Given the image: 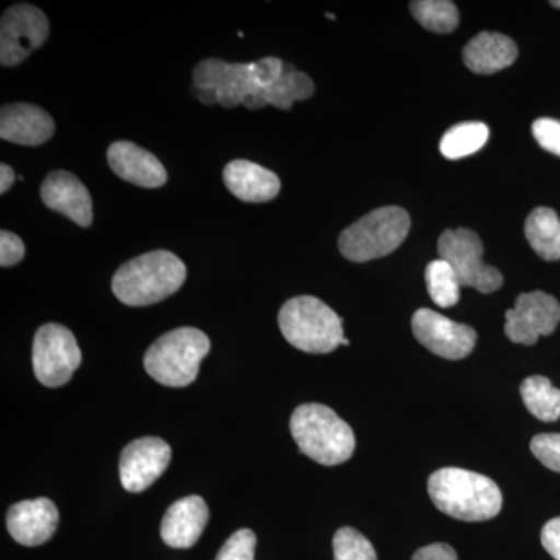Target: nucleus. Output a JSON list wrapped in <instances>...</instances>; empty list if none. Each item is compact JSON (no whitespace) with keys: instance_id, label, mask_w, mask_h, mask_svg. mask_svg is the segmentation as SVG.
<instances>
[{"instance_id":"nucleus-1","label":"nucleus","mask_w":560,"mask_h":560,"mask_svg":"<svg viewBox=\"0 0 560 560\" xmlns=\"http://www.w3.org/2000/svg\"><path fill=\"white\" fill-rule=\"evenodd\" d=\"M429 493L434 506L456 521H490L503 506V495L495 481L458 467L434 471L429 480Z\"/></svg>"},{"instance_id":"nucleus-2","label":"nucleus","mask_w":560,"mask_h":560,"mask_svg":"<svg viewBox=\"0 0 560 560\" xmlns=\"http://www.w3.org/2000/svg\"><path fill=\"white\" fill-rule=\"evenodd\" d=\"M187 278L186 265L168 250L142 254L114 275L113 293L130 307H145L171 298Z\"/></svg>"},{"instance_id":"nucleus-3","label":"nucleus","mask_w":560,"mask_h":560,"mask_svg":"<svg viewBox=\"0 0 560 560\" xmlns=\"http://www.w3.org/2000/svg\"><path fill=\"white\" fill-rule=\"evenodd\" d=\"M291 436L308 458L323 466H338L355 451V436L331 408L320 404H304L290 420Z\"/></svg>"},{"instance_id":"nucleus-4","label":"nucleus","mask_w":560,"mask_h":560,"mask_svg":"<svg viewBox=\"0 0 560 560\" xmlns=\"http://www.w3.org/2000/svg\"><path fill=\"white\" fill-rule=\"evenodd\" d=\"M210 350L208 335L194 327H179L158 338L143 357L150 377L171 388L197 381L201 361Z\"/></svg>"},{"instance_id":"nucleus-5","label":"nucleus","mask_w":560,"mask_h":560,"mask_svg":"<svg viewBox=\"0 0 560 560\" xmlns=\"http://www.w3.org/2000/svg\"><path fill=\"white\" fill-rule=\"evenodd\" d=\"M279 327L293 348L307 353H329L342 345L340 316L315 296L287 301L279 312Z\"/></svg>"},{"instance_id":"nucleus-6","label":"nucleus","mask_w":560,"mask_h":560,"mask_svg":"<svg viewBox=\"0 0 560 560\" xmlns=\"http://www.w3.org/2000/svg\"><path fill=\"white\" fill-rule=\"evenodd\" d=\"M411 220L407 210L397 206L372 210L363 219L341 232L338 246L350 261L363 264L394 253L410 232Z\"/></svg>"},{"instance_id":"nucleus-7","label":"nucleus","mask_w":560,"mask_h":560,"mask_svg":"<svg viewBox=\"0 0 560 560\" xmlns=\"http://www.w3.org/2000/svg\"><path fill=\"white\" fill-rule=\"evenodd\" d=\"M194 86L217 90L219 105L226 109L243 105L254 110L267 106L250 62H226L215 58L202 60L194 69Z\"/></svg>"},{"instance_id":"nucleus-8","label":"nucleus","mask_w":560,"mask_h":560,"mask_svg":"<svg viewBox=\"0 0 560 560\" xmlns=\"http://www.w3.org/2000/svg\"><path fill=\"white\" fill-rule=\"evenodd\" d=\"M442 260L455 271L460 287H471L481 293H493L503 285V276L482 260L481 238L474 231L459 228L447 230L438 242Z\"/></svg>"},{"instance_id":"nucleus-9","label":"nucleus","mask_w":560,"mask_h":560,"mask_svg":"<svg viewBox=\"0 0 560 560\" xmlns=\"http://www.w3.org/2000/svg\"><path fill=\"white\" fill-rule=\"evenodd\" d=\"M81 364V350L72 331L61 324H46L33 341V370L47 388L66 385Z\"/></svg>"},{"instance_id":"nucleus-10","label":"nucleus","mask_w":560,"mask_h":560,"mask_svg":"<svg viewBox=\"0 0 560 560\" xmlns=\"http://www.w3.org/2000/svg\"><path fill=\"white\" fill-rule=\"evenodd\" d=\"M46 14L31 3H18L3 13L0 21V62L13 68L46 43L49 36Z\"/></svg>"},{"instance_id":"nucleus-11","label":"nucleus","mask_w":560,"mask_h":560,"mask_svg":"<svg viewBox=\"0 0 560 560\" xmlns=\"http://www.w3.org/2000/svg\"><path fill=\"white\" fill-rule=\"evenodd\" d=\"M560 323V304L544 291L523 293L506 312V337L515 345L533 346L548 337Z\"/></svg>"},{"instance_id":"nucleus-12","label":"nucleus","mask_w":560,"mask_h":560,"mask_svg":"<svg viewBox=\"0 0 560 560\" xmlns=\"http://www.w3.org/2000/svg\"><path fill=\"white\" fill-rule=\"evenodd\" d=\"M411 327L420 345L442 359H466L477 342V331L470 326L455 323L430 308L416 312Z\"/></svg>"},{"instance_id":"nucleus-13","label":"nucleus","mask_w":560,"mask_h":560,"mask_svg":"<svg viewBox=\"0 0 560 560\" xmlns=\"http://www.w3.org/2000/svg\"><path fill=\"white\" fill-rule=\"evenodd\" d=\"M172 448L161 438H140L130 442L120 455V481L131 493L143 492L167 470Z\"/></svg>"},{"instance_id":"nucleus-14","label":"nucleus","mask_w":560,"mask_h":560,"mask_svg":"<svg viewBox=\"0 0 560 560\" xmlns=\"http://www.w3.org/2000/svg\"><path fill=\"white\" fill-rule=\"evenodd\" d=\"M60 514L49 499L25 500L13 504L7 514L10 536L24 547H39L54 537Z\"/></svg>"},{"instance_id":"nucleus-15","label":"nucleus","mask_w":560,"mask_h":560,"mask_svg":"<svg viewBox=\"0 0 560 560\" xmlns=\"http://www.w3.org/2000/svg\"><path fill=\"white\" fill-rule=\"evenodd\" d=\"M40 200L51 210L68 217L81 228L91 226L92 198L90 190L72 173L51 172L40 186Z\"/></svg>"},{"instance_id":"nucleus-16","label":"nucleus","mask_w":560,"mask_h":560,"mask_svg":"<svg viewBox=\"0 0 560 560\" xmlns=\"http://www.w3.org/2000/svg\"><path fill=\"white\" fill-rule=\"evenodd\" d=\"M55 135L47 110L32 103H10L0 110V138L18 145L38 147Z\"/></svg>"},{"instance_id":"nucleus-17","label":"nucleus","mask_w":560,"mask_h":560,"mask_svg":"<svg viewBox=\"0 0 560 560\" xmlns=\"http://www.w3.org/2000/svg\"><path fill=\"white\" fill-rule=\"evenodd\" d=\"M108 162L119 178L136 186L156 189L167 183V171L162 162L128 140H119L109 147Z\"/></svg>"},{"instance_id":"nucleus-18","label":"nucleus","mask_w":560,"mask_h":560,"mask_svg":"<svg viewBox=\"0 0 560 560\" xmlns=\"http://www.w3.org/2000/svg\"><path fill=\"white\" fill-rule=\"evenodd\" d=\"M208 522V504L201 497L190 495L175 501L162 521V540L172 548H191L200 540Z\"/></svg>"},{"instance_id":"nucleus-19","label":"nucleus","mask_w":560,"mask_h":560,"mask_svg":"<svg viewBox=\"0 0 560 560\" xmlns=\"http://www.w3.org/2000/svg\"><path fill=\"white\" fill-rule=\"evenodd\" d=\"M223 180L234 197L245 202L275 200L280 191V179L275 172L246 160H235L224 167Z\"/></svg>"},{"instance_id":"nucleus-20","label":"nucleus","mask_w":560,"mask_h":560,"mask_svg":"<svg viewBox=\"0 0 560 560\" xmlns=\"http://www.w3.org/2000/svg\"><path fill=\"white\" fill-rule=\"evenodd\" d=\"M517 44L501 33L481 32L464 47V65L480 75L500 72L517 60Z\"/></svg>"},{"instance_id":"nucleus-21","label":"nucleus","mask_w":560,"mask_h":560,"mask_svg":"<svg viewBox=\"0 0 560 560\" xmlns=\"http://www.w3.org/2000/svg\"><path fill=\"white\" fill-rule=\"evenodd\" d=\"M525 235L537 256L548 261L560 259V220L550 208H537L525 223Z\"/></svg>"},{"instance_id":"nucleus-22","label":"nucleus","mask_w":560,"mask_h":560,"mask_svg":"<svg viewBox=\"0 0 560 560\" xmlns=\"http://www.w3.org/2000/svg\"><path fill=\"white\" fill-rule=\"evenodd\" d=\"M315 92V84L311 77L294 69V66L287 65L285 73L270 88L264 90V101L275 108L289 110L294 103L307 101Z\"/></svg>"},{"instance_id":"nucleus-23","label":"nucleus","mask_w":560,"mask_h":560,"mask_svg":"<svg viewBox=\"0 0 560 560\" xmlns=\"http://www.w3.org/2000/svg\"><path fill=\"white\" fill-rule=\"evenodd\" d=\"M521 393L526 410L534 418L541 422H556L560 419V389L555 388L547 377L533 375L525 378Z\"/></svg>"},{"instance_id":"nucleus-24","label":"nucleus","mask_w":560,"mask_h":560,"mask_svg":"<svg viewBox=\"0 0 560 560\" xmlns=\"http://www.w3.org/2000/svg\"><path fill=\"white\" fill-rule=\"evenodd\" d=\"M488 139V125L481 121H464L445 132L444 138L441 139V153L447 160H463L481 150Z\"/></svg>"},{"instance_id":"nucleus-25","label":"nucleus","mask_w":560,"mask_h":560,"mask_svg":"<svg viewBox=\"0 0 560 560\" xmlns=\"http://www.w3.org/2000/svg\"><path fill=\"white\" fill-rule=\"evenodd\" d=\"M415 20L427 31L452 33L459 25L458 7L451 0H416L410 3Z\"/></svg>"},{"instance_id":"nucleus-26","label":"nucleus","mask_w":560,"mask_h":560,"mask_svg":"<svg viewBox=\"0 0 560 560\" xmlns=\"http://www.w3.org/2000/svg\"><path fill=\"white\" fill-rule=\"evenodd\" d=\"M425 282L430 298L438 307L448 308L458 304L460 283L447 261H430L425 270Z\"/></svg>"},{"instance_id":"nucleus-27","label":"nucleus","mask_w":560,"mask_h":560,"mask_svg":"<svg viewBox=\"0 0 560 560\" xmlns=\"http://www.w3.org/2000/svg\"><path fill=\"white\" fill-rule=\"evenodd\" d=\"M335 560H377V552L370 540L360 530L338 529L334 537Z\"/></svg>"},{"instance_id":"nucleus-28","label":"nucleus","mask_w":560,"mask_h":560,"mask_svg":"<svg viewBox=\"0 0 560 560\" xmlns=\"http://www.w3.org/2000/svg\"><path fill=\"white\" fill-rule=\"evenodd\" d=\"M257 537L250 529H238L232 534L217 555L215 560H254Z\"/></svg>"},{"instance_id":"nucleus-29","label":"nucleus","mask_w":560,"mask_h":560,"mask_svg":"<svg viewBox=\"0 0 560 560\" xmlns=\"http://www.w3.org/2000/svg\"><path fill=\"white\" fill-rule=\"evenodd\" d=\"M530 452L547 469L560 474V434H537L530 441Z\"/></svg>"},{"instance_id":"nucleus-30","label":"nucleus","mask_w":560,"mask_h":560,"mask_svg":"<svg viewBox=\"0 0 560 560\" xmlns=\"http://www.w3.org/2000/svg\"><path fill=\"white\" fill-rule=\"evenodd\" d=\"M533 136L541 149L560 156V120L541 117L533 124Z\"/></svg>"},{"instance_id":"nucleus-31","label":"nucleus","mask_w":560,"mask_h":560,"mask_svg":"<svg viewBox=\"0 0 560 560\" xmlns=\"http://www.w3.org/2000/svg\"><path fill=\"white\" fill-rule=\"evenodd\" d=\"M253 66L254 79L261 90H267L285 73L287 62L279 58L267 57L264 60L250 62Z\"/></svg>"},{"instance_id":"nucleus-32","label":"nucleus","mask_w":560,"mask_h":560,"mask_svg":"<svg viewBox=\"0 0 560 560\" xmlns=\"http://www.w3.org/2000/svg\"><path fill=\"white\" fill-rule=\"evenodd\" d=\"M25 256V246L16 234L10 231L0 232V265L3 268L20 264Z\"/></svg>"},{"instance_id":"nucleus-33","label":"nucleus","mask_w":560,"mask_h":560,"mask_svg":"<svg viewBox=\"0 0 560 560\" xmlns=\"http://www.w3.org/2000/svg\"><path fill=\"white\" fill-rule=\"evenodd\" d=\"M541 545L552 559L560 560V517L552 518L544 526Z\"/></svg>"},{"instance_id":"nucleus-34","label":"nucleus","mask_w":560,"mask_h":560,"mask_svg":"<svg viewBox=\"0 0 560 560\" xmlns=\"http://www.w3.org/2000/svg\"><path fill=\"white\" fill-rule=\"evenodd\" d=\"M411 560H458L456 551L447 544H433L420 548Z\"/></svg>"},{"instance_id":"nucleus-35","label":"nucleus","mask_w":560,"mask_h":560,"mask_svg":"<svg viewBox=\"0 0 560 560\" xmlns=\"http://www.w3.org/2000/svg\"><path fill=\"white\" fill-rule=\"evenodd\" d=\"M14 178H16V176H14L13 168H11L10 165H0V194H7V190L13 186Z\"/></svg>"},{"instance_id":"nucleus-36","label":"nucleus","mask_w":560,"mask_h":560,"mask_svg":"<svg viewBox=\"0 0 560 560\" xmlns=\"http://www.w3.org/2000/svg\"><path fill=\"white\" fill-rule=\"evenodd\" d=\"M194 94L195 97L201 103H205L206 106L219 105V94H217V90H200V88L194 86Z\"/></svg>"},{"instance_id":"nucleus-37","label":"nucleus","mask_w":560,"mask_h":560,"mask_svg":"<svg viewBox=\"0 0 560 560\" xmlns=\"http://www.w3.org/2000/svg\"><path fill=\"white\" fill-rule=\"evenodd\" d=\"M551 5H552V7H556V9H560V2H559V0H558V2H556V0H552Z\"/></svg>"},{"instance_id":"nucleus-38","label":"nucleus","mask_w":560,"mask_h":560,"mask_svg":"<svg viewBox=\"0 0 560 560\" xmlns=\"http://www.w3.org/2000/svg\"><path fill=\"white\" fill-rule=\"evenodd\" d=\"M342 346H349V340H348V338H345V340H342Z\"/></svg>"}]
</instances>
